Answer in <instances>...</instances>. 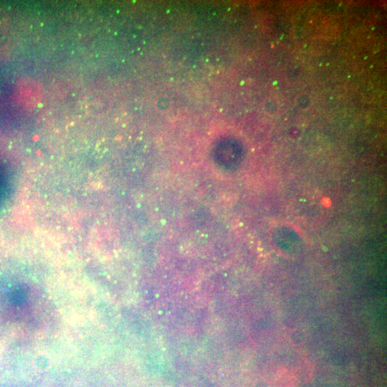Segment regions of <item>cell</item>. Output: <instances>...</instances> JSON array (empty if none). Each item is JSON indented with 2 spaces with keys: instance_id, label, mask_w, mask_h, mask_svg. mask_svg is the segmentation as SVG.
<instances>
[{
  "instance_id": "obj_1",
  "label": "cell",
  "mask_w": 387,
  "mask_h": 387,
  "mask_svg": "<svg viewBox=\"0 0 387 387\" xmlns=\"http://www.w3.org/2000/svg\"><path fill=\"white\" fill-rule=\"evenodd\" d=\"M27 293L23 288H15L5 296V301L9 308H17L23 306L27 302Z\"/></svg>"
},
{
  "instance_id": "obj_2",
  "label": "cell",
  "mask_w": 387,
  "mask_h": 387,
  "mask_svg": "<svg viewBox=\"0 0 387 387\" xmlns=\"http://www.w3.org/2000/svg\"><path fill=\"white\" fill-rule=\"evenodd\" d=\"M288 340L293 346H302L306 343L307 340L306 330L302 328H295L291 331L288 336Z\"/></svg>"
}]
</instances>
